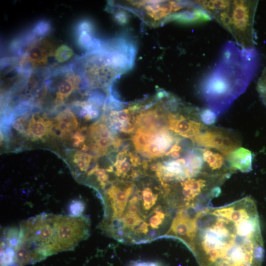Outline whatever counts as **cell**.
<instances>
[{
  "instance_id": "1",
  "label": "cell",
  "mask_w": 266,
  "mask_h": 266,
  "mask_svg": "<svg viewBox=\"0 0 266 266\" xmlns=\"http://www.w3.org/2000/svg\"><path fill=\"white\" fill-rule=\"evenodd\" d=\"M263 244L255 202L245 197L197 210L186 245L200 266H261Z\"/></svg>"
},
{
  "instance_id": "2",
  "label": "cell",
  "mask_w": 266,
  "mask_h": 266,
  "mask_svg": "<svg viewBox=\"0 0 266 266\" xmlns=\"http://www.w3.org/2000/svg\"><path fill=\"white\" fill-rule=\"evenodd\" d=\"M104 215L100 228L123 242L141 243L167 236L176 211L162 187L138 188L133 182L112 183L101 197Z\"/></svg>"
},
{
  "instance_id": "3",
  "label": "cell",
  "mask_w": 266,
  "mask_h": 266,
  "mask_svg": "<svg viewBox=\"0 0 266 266\" xmlns=\"http://www.w3.org/2000/svg\"><path fill=\"white\" fill-rule=\"evenodd\" d=\"M252 49L231 42L224 50L219 62L201 82L199 91L207 108L218 116L223 114L246 90Z\"/></svg>"
},
{
  "instance_id": "4",
  "label": "cell",
  "mask_w": 266,
  "mask_h": 266,
  "mask_svg": "<svg viewBox=\"0 0 266 266\" xmlns=\"http://www.w3.org/2000/svg\"><path fill=\"white\" fill-rule=\"evenodd\" d=\"M195 5L193 1L182 0H125L114 4L132 12L151 27L172 22L176 14Z\"/></svg>"
},
{
  "instance_id": "5",
  "label": "cell",
  "mask_w": 266,
  "mask_h": 266,
  "mask_svg": "<svg viewBox=\"0 0 266 266\" xmlns=\"http://www.w3.org/2000/svg\"><path fill=\"white\" fill-rule=\"evenodd\" d=\"M257 1L231 0L223 27L232 34L236 44L244 49L254 45L253 24Z\"/></svg>"
},
{
  "instance_id": "6",
  "label": "cell",
  "mask_w": 266,
  "mask_h": 266,
  "mask_svg": "<svg viewBox=\"0 0 266 266\" xmlns=\"http://www.w3.org/2000/svg\"><path fill=\"white\" fill-rule=\"evenodd\" d=\"M54 225L56 253L73 249L89 236L90 220L85 216L55 215Z\"/></svg>"
},
{
  "instance_id": "7",
  "label": "cell",
  "mask_w": 266,
  "mask_h": 266,
  "mask_svg": "<svg viewBox=\"0 0 266 266\" xmlns=\"http://www.w3.org/2000/svg\"><path fill=\"white\" fill-rule=\"evenodd\" d=\"M199 147L216 150L225 157L239 148V136L232 130L206 126L205 130L192 140Z\"/></svg>"
},
{
  "instance_id": "8",
  "label": "cell",
  "mask_w": 266,
  "mask_h": 266,
  "mask_svg": "<svg viewBox=\"0 0 266 266\" xmlns=\"http://www.w3.org/2000/svg\"><path fill=\"white\" fill-rule=\"evenodd\" d=\"M178 137L167 127L162 128L153 133L149 145L142 155L149 159L165 155Z\"/></svg>"
},
{
  "instance_id": "9",
  "label": "cell",
  "mask_w": 266,
  "mask_h": 266,
  "mask_svg": "<svg viewBox=\"0 0 266 266\" xmlns=\"http://www.w3.org/2000/svg\"><path fill=\"white\" fill-rule=\"evenodd\" d=\"M22 130L21 133L33 141L42 140L51 132L53 122L47 117L34 113L30 116L21 117Z\"/></svg>"
},
{
  "instance_id": "10",
  "label": "cell",
  "mask_w": 266,
  "mask_h": 266,
  "mask_svg": "<svg viewBox=\"0 0 266 266\" xmlns=\"http://www.w3.org/2000/svg\"><path fill=\"white\" fill-rule=\"evenodd\" d=\"M203 172L212 175L230 177L234 172L230 168L225 156L216 150L201 148Z\"/></svg>"
},
{
  "instance_id": "11",
  "label": "cell",
  "mask_w": 266,
  "mask_h": 266,
  "mask_svg": "<svg viewBox=\"0 0 266 266\" xmlns=\"http://www.w3.org/2000/svg\"><path fill=\"white\" fill-rule=\"evenodd\" d=\"M53 49L49 43L45 40L35 42L30 46L24 54L20 64L27 63L38 66L45 64L48 56L52 55Z\"/></svg>"
},
{
  "instance_id": "12",
  "label": "cell",
  "mask_w": 266,
  "mask_h": 266,
  "mask_svg": "<svg viewBox=\"0 0 266 266\" xmlns=\"http://www.w3.org/2000/svg\"><path fill=\"white\" fill-rule=\"evenodd\" d=\"M253 158L251 151L239 147L227 156L226 161L233 171L238 170L246 173L252 169Z\"/></svg>"
},
{
  "instance_id": "13",
  "label": "cell",
  "mask_w": 266,
  "mask_h": 266,
  "mask_svg": "<svg viewBox=\"0 0 266 266\" xmlns=\"http://www.w3.org/2000/svg\"><path fill=\"white\" fill-rule=\"evenodd\" d=\"M78 121L74 114L69 109L60 113L53 122L51 133L57 136H65L77 129Z\"/></svg>"
},
{
  "instance_id": "14",
  "label": "cell",
  "mask_w": 266,
  "mask_h": 266,
  "mask_svg": "<svg viewBox=\"0 0 266 266\" xmlns=\"http://www.w3.org/2000/svg\"><path fill=\"white\" fill-rule=\"evenodd\" d=\"M78 77L69 75L62 81L58 87L55 102L57 104H62L66 98L73 92L79 83Z\"/></svg>"
},
{
  "instance_id": "15",
  "label": "cell",
  "mask_w": 266,
  "mask_h": 266,
  "mask_svg": "<svg viewBox=\"0 0 266 266\" xmlns=\"http://www.w3.org/2000/svg\"><path fill=\"white\" fill-rule=\"evenodd\" d=\"M93 156L86 153L76 152L72 157V162L77 168L81 171L86 172L89 167V165Z\"/></svg>"
},
{
  "instance_id": "16",
  "label": "cell",
  "mask_w": 266,
  "mask_h": 266,
  "mask_svg": "<svg viewBox=\"0 0 266 266\" xmlns=\"http://www.w3.org/2000/svg\"><path fill=\"white\" fill-rule=\"evenodd\" d=\"M218 116L214 111L208 108L200 109V120L206 126H211L214 125L216 122Z\"/></svg>"
},
{
  "instance_id": "17",
  "label": "cell",
  "mask_w": 266,
  "mask_h": 266,
  "mask_svg": "<svg viewBox=\"0 0 266 266\" xmlns=\"http://www.w3.org/2000/svg\"><path fill=\"white\" fill-rule=\"evenodd\" d=\"M73 55L72 49L66 45H62L59 47L53 54L55 59L59 63H64Z\"/></svg>"
},
{
  "instance_id": "18",
  "label": "cell",
  "mask_w": 266,
  "mask_h": 266,
  "mask_svg": "<svg viewBox=\"0 0 266 266\" xmlns=\"http://www.w3.org/2000/svg\"><path fill=\"white\" fill-rule=\"evenodd\" d=\"M51 28L49 22L41 20L36 23L33 27L32 33L38 38L43 37L47 34Z\"/></svg>"
},
{
  "instance_id": "19",
  "label": "cell",
  "mask_w": 266,
  "mask_h": 266,
  "mask_svg": "<svg viewBox=\"0 0 266 266\" xmlns=\"http://www.w3.org/2000/svg\"><path fill=\"white\" fill-rule=\"evenodd\" d=\"M90 32L84 31L77 33L78 44L81 47L88 50L92 46L95 40L91 35Z\"/></svg>"
},
{
  "instance_id": "20",
  "label": "cell",
  "mask_w": 266,
  "mask_h": 266,
  "mask_svg": "<svg viewBox=\"0 0 266 266\" xmlns=\"http://www.w3.org/2000/svg\"><path fill=\"white\" fill-rule=\"evenodd\" d=\"M257 89L262 100L266 105V68L259 81Z\"/></svg>"
},
{
  "instance_id": "21",
  "label": "cell",
  "mask_w": 266,
  "mask_h": 266,
  "mask_svg": "<svg viewBox=\"0 0 266 266\" xmlns=\"http://www.w3.org/2000/svg\"><path fill=\"white\" fill-rule=\"evenodd\" d=\"M84 209V204L79 200L73 201L69 206V211L71 215L78 216L82 215Z\"/></svg>"
},
{
  "instance_id": "22",
  "label": "cell",
  "mask_w": 266,
  "mask_h": 266,
  "mask_svg": "<svg viewBox=\"0 0 266 266\" xmlns=\"http://www.w3.org/2000/svg\"><path fill=\"white\" fill-rule=\"evenodd\" d=\"M128 155L132 166L137 167L141 165L140 158L136 153L129 151Z\"/></svg>"
},
{
  "instance_id": "23",
  "label": "cell",
  "mask_w": 266,
  "mask_h": 266,
  "mask_svg": "<svg viewBox=\"0 0 266 266\" xmlns=\"http://www.w3.org/2000/svg\"><path fill=\"white\" fill-rule=\"evenodd\" d=\"M129 266H163L160 264L155 262L137 261L133 262Z\"/></svg>"
}]
</instances>
